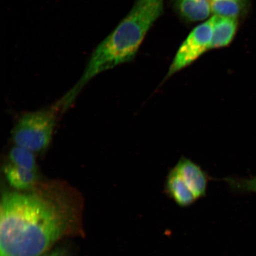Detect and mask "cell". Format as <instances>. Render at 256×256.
<instances>
[{"label": "cell", "mask_w": 256, "mask_h": 256, "mask_svg": "<svg viewBox=\"0 0 256 256\" xmlns=\"http://www.w3.org/2000/svg\"><path fill=\"white\" fill-rule=\"evenodd\" d=\"M81 194L60 182L6 190L0 203V256H41L64 238L82 235Z\"/></svg>", "instance_id": "1"}, {"label": "cell", "mask_w": 256, "mask_h": 256, "mask_svg": "<svg viewBox=\"0 0 256 256\" xmlns=\"http://www.w3.org/2000/svg\"><path fill=\"white\" fill-rule=\"evenodd\" d=\"M164 0H136L129 14L92 51L81 79L68 92L74 100L94 76L136 57L147 32L161 16Z\"/></svg>", "instance_id": "2"}, {"label": "cell", "mask_w": 256, "mask_h": 256, "mask_svg": "<svg viewBox=\"0 0 256 256\" xmlns=\"http://www.w3.org/2000/svg\"><path fill=\"white\" fill-rule=\"evenodd\" d=\"M56 124L55 110L30 112L19 117L12 131L15 146L36 153L48 148Z\"/></svg>", "instance_id": "3"}, {"label": "cell", "mask_w": 256, "mask_h": 256, "mask_svg": "<svg viewBox=\"0 0 256 256\" xmlns=\"http://www.w3.org/2000/svg\"><path fill=\"white\" fill-rule=\"evenodd\" d=\"M213 23L214 18L212 17L190 32L176 53L165 79L190 65L210 50Z\"/></svg>", "instance_id": "4"}, {"label": "cell", "mask_w": 256, "mask_h": 256, "mask_svg": "<svg viewBox=\"0 0 256 256\" xmlns=\"http://www.w3.org/2000/svg\"><path fill=\"white\" fill-rule=\"evenodd\" d=\"M180 174L196 199L206 196L208 176L199 165L182 156L174 167Z\"/></svg>", "instance_id": "5"}, {"label": "cell", "mask_w": 256, "mask_h": 256, "mask_svg": "<svg viewBox=\"0 0 256 256\" xmlns=\"http://www.w3.org/2000/svg\"><path fill=\"white\" fill-rule=\"evenodd\" d=\"M165 190L171 199L181 207H187L196 200L193 192L178 172L172 168L166 178Z\"/></svg>", "instance_id": "6"}, {"label": "cell", "mask_w": 256, "mask_h": 256, "mask_svg": "<svg viewBox=\"0 0 256 256\" xmlns=\"http://www.w3.org/2000/svg\"><path fill=\"white\" fill-rule=\"evenodd\" d=\"M6 180L14 190L26 191L39 183L38 171L31 170L8 162L3 168Z\"/></svg>", "instance_id": "7"}, {"label": "cell", "mask_w": 256, "mask_h": 256, "mask_svg": "<svg viewBox=\"0 0 256 256\" xmlns=\"http://www.w3.org/2000/svg\"><path fill=\"white\" fill-rule=\"evenodd\" d=\"M210 50L223 48L232 42L238 28V18L214 16Z\"/></svg>", "instance_id": "8"}, {"label": "cell", "mask_w": 256, "mask_h": 256, "mask_svg": "<svg viewBox=\"0 0 256 256\" xmlns=\"http://www.w3.org/2000/svg\"><path fill=\"white\" fill-rule=\"evenodd\" d=\"M176 8L186 20H206L212 14L210 0H176Z\"/></svg>", "instance_id": "9"}, {"label": "cell", "mask_w": 256, "mask_h": 256, "mask_svg": "<svg viewBox=\"0 0 256 256\" xmlns=\"http://www.w3.org/2000/svg\"><path fill=\"white\" fill-rule=\"evenodd\" d=\"M248 0H218L210 2L212 14L222 17L238 18L246 10Z\"/></svg>", "instance_id": "10"}, {"label": "cell", "mask_w": 256, "mask_h": 256, "mask_svg": "<svg viewBox=\"0 0 256 256\" xmlns=\"http://www.w3.org/2000/svg\"><path fill=\"white\" fill-rule=\"evenodd\" d=\"M9 162L31 170L38 171L34 153L24 147L15 146L9 153Z\"/></svg>", "instance_id": "11"}, {"label": "cell", "mask_w": 256, "mask_h": 256, "mask_svg": "<svg viewBox=\"0 0 256 256\" xmlns=\"http://www.w3.org/2000/svg\"><path fill=\"white\" fill-rule=\"evenodd\" d=\"M225 181L234 190L256 193V176L247 178H228Z\"/></svg>", "instance_id": "12"}, {"label": "cell", "mask_w": 256, "mask_h": 256, "mask_svg": "<svg viewBox=\"0 0 256 256\" xmlns=\"http://www.w3.org/2000/svg\"><path fill=\"white\" fill-rule=\"evenodd\" d=\"M43 256H70V252L66 247L60 246L54 248L52 250L48 251Z\"/></svg>", "instance_id": "13"}, {"label": "cell", "mask_w": 256, "mask_h": 256, "mask_svg": "<svg viewBox=\"0 0 256 256\" xmlns=\"http://www.w3.org/2000/svg\"><path fill=\"white\" fill-rule=\"evenodd\" d=\"M210 2L218 1V0H210Z\"/></svg>", "instance_id": "14"}]
</instances>
